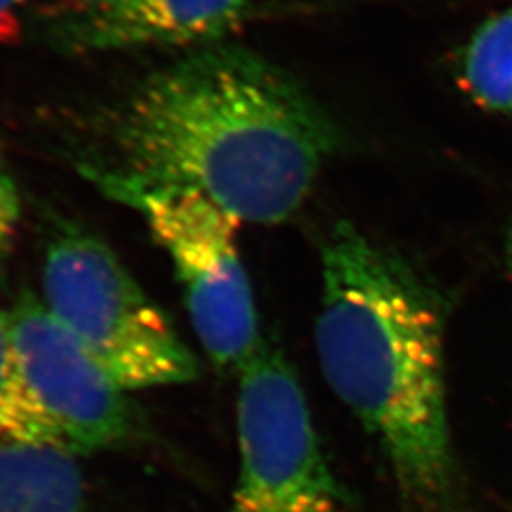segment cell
I'll return each instance as SVG.
<instances>
[{
    "label": "cell",
    "mask_w": 512,
    "mask_h": 512,
    "mask_svg": "<svg viewBox=\"0 0 512 512\" xmlns=\"http://www.w3.org/2000/svg\"><path fill=\"white\" fill-rule=\"evenodd\" d=\"M23 2L25 0H0V40L16 35V12L23 6Z\"/></svg>",
    "instance_id": "cell-12"
},
{
    "label": "cell",
    "mask_w": 512,
    "mask_h": 512,
    "mask_svg": "<svg viewBox=\"0 0 512 512\" xmlns=\"http://www.w3.org/2000/svg\"><path fill=\"white\" fill-rule=\"evenodd\" d=\"M0 444H50L65 448L54 421L25 380L4 311H0Z\"/></svg>",
    "instance_id": "cell-10"
},
{
    "label": "cell",
    "mask_w": 512,
    "mask_h": 512,
    "mask_svg": "<svg viewBox=\"0 0 512 512\" xmlns=\"http://www.w3.org/2000/svg\"><path fill=\"white\" fill-rule=\"evenodd\" d=\"M4 313L25 380L63 446L78 456L129 439L135 421L126 389L46 304L25 294Z\"/></svg>",
    "instance_id": "cell-6"
},
{
    "label": "cell",
    "mask_w": 512,
    "mask_h": 512,
    "mask_svg": "<svg viewBox=\"0 0 512 512\" xmlns=\"http://www.w3.org/2000/svg\"><path fill=\"white\" fill-rule=\"evenodd\" d=\"M88 2H92V0H65V4H67V8H65V10H69V8H76V6H82V4H88Z\"/></svg>",
    "instance_id": "cell-13"
},
{
    "label": "cell",
    "mask_w": 512,
    "mask_h": 512,
    "mask_svg": "<svg viewBox=\"0 0 512 512\" xmlns=\"http://www.w3.org/2000/svg\"><path fill=\"white\" fill-rule=\"evenodd\" d=\"M315 346L327 384L380 444L410 505L458 512L439 304L349 222L323 243Z\"/></svg>",
    "instance_id": "cell-2"
},
{
    "label": "cell",
    "mask_w": 512,
    "mask_h": 512,
    "mask_svg": "<svg viewBox=\"0 0 512 512\" xmlns=\"http://www.w3.org/2000/svg\"><path fill=\"white\" fill-rule=\"evenodd\" d=\"M0 512H95L76 456L50 444H0Z\"/></svg>",
    "instance_id": "cell-8"
},
{
    "label": "cell",
    "mask_w": 512,
    "mask_h": 512,
    "mask_svg": "<svg viewBox=\"0 0 512 512\" xmlns=\"http://www.w3.org/2000/svg\"><path fill=\"white\" fill-rule=\"evenodd\" d=\"M42 302L126 391L192 382L194 355L109 247L65 228L42 268Z\"/></svg>",
    "instance_id": "cell-3"
},
{
    "label": "cell",
    "mask_w": 512,
    "mask_h": 512,
    "mask_svg": "<svg viewBox=\"0 0 512 512\" xmlns=\"http://www.w3.org/2000/svg\"><path fill=\"white\" fill-rule=\"evenodd\" d=\"M171 256L192 329L213 363L241 366L262 344L255 296L236 245L238 220L200 194H156L137 205Z\"/></svg>",
    "instance_id": "cell-5"
},
{
    "label": "cell",
    "mask_w": 512,
    "mask_h": 512,
    "mask_svg": "<svg viewBox=\"0 0 512 512\" xmlns=\"http://www.w3.org/2000/svg\"><path fill=\"white\" fill-rule=\"evenodd\" d=\"M238 440L230 512H340L342 492L302 385L285 355L266 344L239 368Z\"/></svg>",
    "instance_id": "cell-4"
},
{
    "label": "cell",
    "mask_w": 512,
    "mask_h": 512,
    "mask_svg": "<svg viewBox=\"0 0 512 512\" xmlns=\"http://www.w3.org/2000/svg\"><path fill=\"white\" fill-rule=\"evenodd\" d=\"M249 0H92L65 10L55 27L61 48L105 54L135 48H203L232 35Z\"/></svg>",
    "instance_id": "cell-7"
},
{
    "label": "cell",
    "mask_w": 512,
    "mask_h": 512,
    "mask_svg": "<svg viewBox=\"0 0 512 512\" xmlns=\"http://www.w3.org/2000/svg\"><path fill=\"white\" fill-rule=\"evenodd\" d=\"M21 202L14 181L0 171V260L10 251L18 232Z\"/></svg>",
    "instance_id": "cell-11"
},
{
    "label": "cell",
    "mask_w": 512,
    "mask_h": 512,
    "mask_svg": "<svg viewBox=\"0 0 512 512\" xmlns=\"http://www.w3.org/2000/svg\"><path fill=\"white\" fill-rule=\"evenodd\" d=\"M456 74L478 107L512 114V6L484 19L463 42Z\"/></svg>",
    "instance_id": "cell-9"
},
{
    "label": "cell",
    "mask_w": 512,
    "mask_h": 512,
    "mask_svg": "<svg viewBox=\"0 0 512 512\" xmlns=\"http://www.w3.org/2000/svg\"><path fill=\"white\" fill-rule=\"evenodd\" d=\"M336 147V124L293 74L217 42L118 101L80 171L126 205L192 192L238 222L270 226L296 213Z\"/></svg>",
    "instance_id": "cell-1"
}]
</instances>
